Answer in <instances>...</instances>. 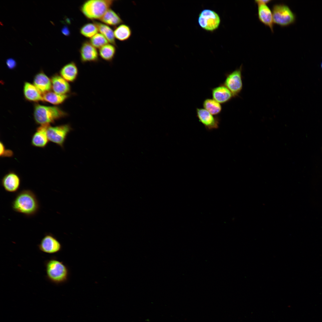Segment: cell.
<instances>
[{"label":"cell","mask_w":322,"mask_h":322,"mask_svg":"<svg viewBox=\"0 0 322 322\" xmlns=\"http://www.w3.org/2000/svg\"><path fill=\"white\" fill-rule=\"evenodd\" d=\"M93 22L97 26L99 31L105 37L109 42L116 47L114 32L112 29L103 23L95 21Z\"/></svg>","instance_id":"obj_21"},{"label":"cell","mask_w":322,"mask_h":322,"mask_svg":"<svg viewBox=\"0 0 322 322\" xmlns=\"http://www.w3.org/2000/svg\"><path fill=\"white\" fill-rule=\"evenodd\" d=\"M33 84L42 94L50 91L52 88L51 80L43 72H40L35 76Z\"/></svg>","instance_id":"obj_18"},{"label":"cell","mask_w":322,"mask_h":322,"mask_svg":"<svg viewBox=\"0 0 322 322\" xmlns=\"http://www.w3.org/2000/svg\"><path fill=\"white\" fill-rule=\"evenodd\" d=\"M213 98L221 104L225 103L234 97L230 91L223 83L211 89Z\"/></svg>","instance_id":"obj_14"},{"label":"cell","mask_w":322,"mask_h":322,"mask_svg":"<svg viewBox=\"0 0 322 322\" xmlns=\"http://www.w3.org/2000/svg\"><path fill=\"white\" fill-rule=\"evenodd\" d=\"M46 278L51 283L58 285L64 284L68 280L69 272L66 265L55 257L45 261Z\"/></svg>","instance_id":"obj_2"},{"label":"cell","mask_w":322,"mask_h":322,"mask_svg":"<svg viewBox=\"0 0 322 322\" xmlns=\"http://www.w3.org/2000/svg\"><path fill=\"white\" fill-rule=\"evenodd\" d=\"M13 155V151L9 149H6L5 145L1 141L0 142V156L1 157H10Z\"/></svg>","instance_id":"obj_28"},{"label":"cell","mask_w":322,"mask_h":322,"mask_svg":"<svg viewBox=\"0 0 322 322\" xmlns=\"http://www.w3.org/2000/svg\"><path fill=\"white\" fill-rule=\"evenodd\" d=\"M70 95L68 94H59L51 91L42 94L44 101L55 105L62 103L69 97Z\"/></svg>","instance_id":"obj_22"},{"label":"cell","mask_w":322,"mask_h":322,"mask_svg":"<svg viewBox=\"0 0 322 322\" xmlns=\"http://www.w3.org/2000/svg\"><path fill=\"white\" fill-rule=\"evenodd\" d=\"M6 63L7 67L10 69H14L16 66V63L15 61L12 58H9L7 59Z\"/></svg>","instance_id":"obj_29"},{"label":"cell","mask_w":322,"mask_h":322,"mask_svg":"<svg viewBox=\"0 0 322 322\" xmlns=\"http://www.w3.org/2000/svg\"><path fill=\"white\" fill-rule=\"evenodd\" d=\"M258 16L260 21L273 32L274 21L272 11L267 5H258Z\"/></svg>","instance_id":"obj_16"},{"label":"cell","mask_w":322,"mask_h":322,"mask_svg":"<svg viewBox=\"0 0 322 322\" xmlns=\"http://www.w3.org/2000/svg\"><path fill=\"white\" fill-rule=\"evenodd\" d=\"M99 31L96 25L93 23H88L83 24L80 29V34L86 38H91Z\"/></svg>","instance_id":"obj_26"},{"label":"cell","mask_w":322,"mask_h":322,"mask_svg":"<svg viewBox=\"0 0 322 322\" xmlns=\"http://www.w3.org/2000/svg\"><path fill=\"white\" fill-rule=\"evenodd\" d=\"M38 246L41 251L50 254L57 253L62 248V245L59 241L50 233L45 234Z\"/></svg>","instance_id":"obj_9"},{"label":"cell","mask_w":322,"mask_h":322,"mask_svg":"<svg viewBox=\"0 0 322 322\" xmlns=\"http://www.w3.org/2000/svg\"><path fill=\"white\" fill-rule=\"evenodd\" d=\"M99 20L105 24L115 27L123 23L120 16L111 8L108 10Z\"/></svg>","instance_id":"obj_20"},{"label":"cell","mask_w":322,"mask_h":322,"mask_svg":"<svg viewBox=\"0 0 322 322\" xmlns=\"http://www.w3.org/2000/svg\"><path fill=\"white\" fill-rule=\"evenodd\" d=\"M272 1L271 0H255V2L258 6L261 5H267Z\"/></svg>","instance_id":"obj_30"},{"label":"cell","mask_w":322,"mask_h":322,"mask_svg":"<svg viewBox=\"0 0 322 322\" xmlns=\"http://www.w3.org/2000/svg\"><path fill=\"white\" fill-rule=\"evenodd\" d=\"M272 11L274 23L280 26H288L295 21V14L285 4L279 3L274 4Z\"/></svg>","instance_id":"obj_5"},{"label":"cell","mask_w":322,"mask_h":322,"mask_svg":"<svg viewBox=\"0 0 322 322\" xmlns=\"http://www.w3.org/2000/svg\"><path fill=\"white\" fill-rule=\"evenodd\" d=\"M49 125H40L37 128L32 137L31 144L32 146L44 148L47 145L49 140L47 136V130Z\"/></svg>","instance_id":"obj_13"},{"label":"cell","mask_w":322,"mask_h":322,"mask_svg":"<svg viewBox=\"0 0 322 322\" xmlns=\"http://www.w3.org/2000/svg\"><path fill=\"white\" fill-rule=\"evenodd\" d=\"M198 21L202 28L207 31H213L219 27L220 19L218 14L214 11L205 9L199 13Z\"/></svg>","instance_id":"obj_8"},{"label":"cell","mask_w":322,"mask_h":322,"mask_svg":"<svg viewBox=\"0 0 322 322\" xmlns=\"http://www.w3.org/2000/svg\"><path fill=\"white\" fill-rule=\"evenodd\" d=\"M73 130L70 124H66L54 126H49L47 134L49 140L64 148V144L69 133Z\"/></svg>","instance_id":"obj_6"},{"label":"cell","mask_w":322,"mask_h":322,"mask_svg":"<svg viewBox=\"0 0 322 322\" xmlns=\"http://www.w3.org/2000/svg\"><path fill=\"white\" fill-rule=\"evenodd\" d=\"M321 68H322V62H321Z\"/></svg>","instance_id":"obj_32"},{"label":"cell","mask_w":322,"mask_h":322,"mask_svg":"<svg viewBox=\"0 0 322 322\" xmlns=\"http://www.w3.org/2000/svg\"><path fill=\"white\" fill-rule=\"evenodd\" d=\"M61 76L67 82H74L77 79L78 69L76 64L71 61L64 65L60 72Z\"/></svg>","instance_id":"obj_17"},{"label":"cell","mask_w":322,"mask_h":322,"mask_svg":"<svg viewBox=\"0 0 322 322\" xmlns=\"http://www.w3.org/2000/svg\"><path fill=\"white\" fill-rule=\"evenodd\" d=\"M52 87L54 92L59 94L66 95L71 91V87L68 82L61 75L56 74L51 79Z\"/></svg>","instance_id":"obj_15"},{"label":"cell","mask_w":322,"mask_h":322,"mask_svg":"<svg viewBox=\"0 0 322 322\" xmlns=\"http://www.w3.org/2000/svg\"><path fill=\"white\" fill-rule=\"evenodd\" d=\"M115 47L113 44L109 43L104 45L99 49V55L102 59L106 61H112L116 52Z\"/></svg>","instance_id":"obj_25"},{"label":"cell","mask_w":322,"mask_h":322,"mask_svg":"<svg viewBox=\"0 0 322 322\" xmlns=\"http://www.w3.org/2000/svg\"><path fill=\"white\" fill-rule=\"evenodd\" d=\"M79 52L80 60L83 63L96 62L99 61V52L97 48L89 41L86 40L83 41L80 48Z\"/></svg>","instance_id":"obj_11"},{"label":"cell","mask_w":322,"mask_h":322,"mask_svg":"<svg viewBox=\"0 0 322 322\" xmlns=\"http://www.w3.org/2000/svg\"><path fill=\"white\" fill-rule=\"evenodd\" d=\"M11 206L14 211L27 217L35 215L40 207L36 195L30 189H24L18 192L13 200Z\"/></svg>","instance_id":"obj_1"},{"label":"cell","mask_w":322,"mask_h":322,"mask_svg":"<svg viewBox=\"0 0 322 322\" xmlns=\"http://www.w3.org/2000/svg\"><path fill=\"white\" fill-rule=\"evenodd\" d=\"M68 114L61 108L54 106H47L39 104L34 106L33 116L38 124H50L55 121L67 116Z\"/></svg>","instance_id":"obj_3"},{"label":"cell","mask_w":322,"mask_h":322,"mask_svg":"<svg viewBox=\"0 0 322 322\" xmlns=\"http://www.w3.org/2000/svg\"><path fill=\"white\" fill-rule=\"evenodd\" d=\"M113 0H89L84 1L80 10L84 16L91 20H100L106 12L111 8Z\"/></svg>","instance_id":"obj_4"},{"label":"cell","mask_w":322,"mask_h":322,"mask_svg":"<svg viewBox=\"0 0 322 322\" xmlns=\"http://www.w3.org/2000/svg\"><path fill=\"white\" fill-rule=\"evenodd\" d=\"M202 105L204 109L214 116L219 114L222 110L221 104L213 98L205 99L203 101Z\"/></svg>","instance_id":"obj_24"},{"label":"cell","mask_w":322,"mask_h":322,"mask_svg":"<svg viewBox=\"0 0 322 322\" xmlns=\"http://www.w3.org/2000/svg\"><path fill=\"white\" fill-rule=\"evenodd\" d=\"M242 69V64L239 68L225 74V79L223 83L230 91L234 97L238 96L243 88Z\"/></svg>","instance_id":"obj_7"},{"label":"cell","mask_w":322,"mask_h":322,"mask_svg":"<svg viewBox=\"0 0 322 322\" xmlns=\"http://www.w3.org/2000/svg\"><path fill=\"white\" fill-rule=\"evenodd\" d=\"M62 33L65 35H68L69 34V31L68 29L66 27H64L62 30Z\"/></svg>","instance_id":"obj_31"},{"label":"cell","mask_w":322,"mask_h":322,"mask_svg":"<svg viewBox=\"0 0 322 322\" xmlns=\"http://www.w3.org/2000/svg\"><path fill=\"white\" fill-rule=\"evenodd\" d=\"M24 94L26 100L33 102L44 101L42 94L33 85L28 82L24 83Z\"/></svg>","instance_id":"obj_19"},{"label":"cell","mask_w":322,"mask_h":322,"mask_svg":"<svg viewBox=\"0 0 322 322\" xmlns=\"http://www.w3.org/2000/svg\"><path fill=\"white\" fill-rule=\"evenodd\" d=\"M21 184V178L15 172L11 171L6 174L2 177L1 184L5 191L9 193L16 192L19 189Z\"/></svg>","instance_id":"obj_12"},{"label":"cell","mask_w":322,"mask_h":322,"mask_svg":"<svg viewBox=\"0 0 322 322\" xmlns=\"http://www.w3.org/2000/svg\"><path fill=\"white\" fill-rule=\"evenodd\" d=\"M196 113L199 121L207 130H212L219 128L220 119L218 116L212 115L202 108H196Z\"/></svg>","instance_id":"obj_10"},{"label":"cell","mask_w":322,"mask_h":322,"mask_svg":"<svg viewBox=\"0 0 322 322\" xmlns=\"http://www.w3.org/2000/svg\"><path fill=\"white\" fill-rule=\"evenodd\" d=\"M90 42L96 48L99 49L109 42L105 37L100 33H97L90 38Z\"/></svg>","instance_id":"obj_27"},{"label":"cell","mask_w":322,"mask_h":322,"mask_svg":"<svg viewBox=\"0 0 322 322\" xmlns=\"http://www.w3.org/2000/svg\"><path fill=\"white\" fill-rule=\"evenodd\" d=\"M114 32L115 38L122 41L128 40L132 34L130 27L125 24H121L115 27Z\"/></svg>","instance_id":"obj_23"}]
</instances>
